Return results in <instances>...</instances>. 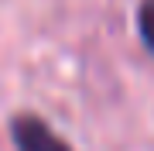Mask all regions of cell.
<instances>
[{
	"instance_id": "cell-1",
	"label": "cell",
	"mask_w": 154,
	"mask_h": 151,
	"mask_svg": "<svg viewBox=\"0 0 154 151\" xmlns=\"http://www.w3.org/2000/svg\"><path fill=\"white\" fill-rule=\"evenodd\" d=\"M11 137L17 151H72L55 131L38 117H17L11 124Z\"/></svg>"
},
{
	"instance_id": "cell-2",
	"label": "cell",
	"mask_w": 154,
	"mask_h": 151,
	"mask_svg": "<svg viewBox=\"0 0 154 151\" xmlns=\"http://www.w3.org/2000/svg\"><path fill=\"white\" fill-rule=\"evenodd\" d=\"M137 31H140V41L147 45V52H154V0H140V7H137Z\"/></svg>"
}]
</instances>
